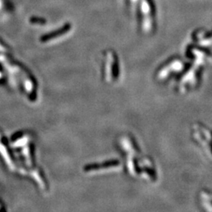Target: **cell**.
Listing matches in <instances>:
<instances>
[]
</instances>
